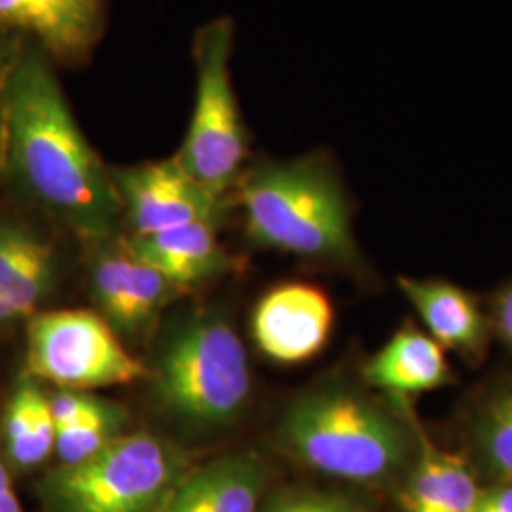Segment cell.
<instances>
[{"label":"cell","mask_w":512,"mask_h":512,"mask_svg":"<svg viewBox=\"0 0 512 512\" xmlns=\"http://www.w3.org/2000/svg\"><path fill=\"white\" fill-rule=\"evenodd\" d=\"M131 236H148L194 222L220 226L224 198L194 181L181 164L165 162L110 169Z\"/></svg>","instance_id":"8"},{"label":"cell","mask_w":512,"mask_h":512,"mask_svg":"<svg viewBox=\"0 0 512 512\" xmlns=\"http://www.w3.org/2000/svg\"><path fill=\"white\" fill-rule=\"evenodd\" d=\"M23 42L16 38L0 35V93L4 90V84L8 80V74L12 71V65L18 57L19 48Z\"/></svg>","instance_id":"25"},{"label":"cell","mask_w":512,"mask_h":512,"mask_svg":"<svg viewBox=\"0 0 512 512\" xmlns=\"http://www.w3.org/2000/svg\"><path fill=\"white\" fill-rule=\"evenodd\" d=\"M476 442L486 465L512 484V391L486 406L476 427Z\"/></svg>","instance_id":"20"},{"label":"cell","mask_w":512,"mask_h":512,"mask_svg":"<svg viewBox=\"0 0 512 512\" xmlns=\"http://www.w3.org/2000/svg\"><path fill=\"white\" fill-rule=\"evenodd\" d=\"M0 512H25L14 488L12 471L2 456H0Z\"/></svg>","instance_id":"22"},{"label":"cell","mask_w":512,"mask_h":512,"mask_svg":"<svg viewBox=\"0 0 512 512\" xmlns=\"http://www.w3.org/2000/svg\"><path fill=\"white\" fill-rule=\"evenodd\" d=\"M234 23L215 19L200 29L194 46L196 103L175 160L203 188L224 198L238 183L247 156V131L230 82Z\"/></svg>","instance_id":"6"},{"label":"cell","mask_w":512,"mask_h":512,"mask_svg":"<svg viewBox=\"0 0 512 512\" xmlns=\"http://www.w3.org/2000/svg\"><path fill=\"white\" fill-rule=\"evenodd\" d=\"M476 512H512V484L482 495Z\"/></svg>","instance_id":"24"},{"label":"cell","mask_w":512,"mask_h":512,"mask_svg":"<svg viewBox=\"0 0 512 512\" xmlns=\"http://www.w3.org/2000/svg\"><path fill=\"white\" fill-rule=\"evenodd\" d=\"M268 480L270 465L262 454L232 450L190 467L164 512H258Z\"/></svg>","instance_id":"13"},{"label":"cell","mask_w":512,"mask_h":512,"mask_svg":"<svg viewBox=\"0 0 512 512\" xmlns=\"http://www.w3.org/2000/svg\"><path fill=\"white\" fill-rule=\"evenodd\" d=\"M90 264V294L97 313L120 338L150 329L183 289L133 255L124 239L99 241Z\"/></svg>","instance_id":"9"},{"label":"cell","mask_w":512,"mask_h":512,"mask_svg":"<svg viewBox=\"0 0 512 512\" xmlns=\"http://www.w3.org/2000/svg\"><path fill=\"white\" fill-rule=\"evenodd\" d=\"M55 423L50 397L25 370L16 380L2 414V458L10 471L29 473L55 456Z\"/></svg>","instance_id":"16"},{"label":"cell","mask_w":512,"mask_h":512,"mask_svg":"<svg viewBox=\"0 0 512 512\" xmlns=\"http://www.w3.org/2000/svg\"><path fill=\"white\" fill-rule=\"evenodd\" d=\"M334 325L329 296L308 283H287L256 304L251 329L258 349L281 365H296L327 346Z\"/></svg>","instance_id":"10"},{"label":"cell","mask_w":512,"mask_h":512,"mask_svg":"<svg viewBox=\"0 0 512 512\" xmlns=\"http://www.w3.org/2000/svg\"><path fill=\"white\" fill-rule=\"evenodd\" d=\"M128 421V410L122 404L99 397L97 404L86 416L63 429H57V465H76L99 454L114 440L128 433Z\"/></svg>","instance_id":"19"},{"label":"cell","mask_w":512,"mask_h":512,"mask_svg":"<svg viewBox=\"0 0 512 512\" xmlns=\"http://www.w3.org/2000/svg\"><path fill=\"white\" fill-rule=\"evenodd\" d=\"M188 471L181 448L135 431L82 463L55 465L37 494L44 512H164Z\"/></svg>","instance_id":"5"},{"label":"cell","mask_w":512,"mask_h":512,"mask_svg":"<svg viewBox=\"0 0 512 512\" xmlns=\"http://www.w3.org/2000/svg\"><path fill=\"white\" fill-rule=\"evenodd\" d=\"M420 456L416 459L403 494L404 512H476L484 492L469 465L450 452L433 446L416 429Z\"/></svg>","instance_id":"18"},{"label":"cell","mask_w":512,"mask_h":512,"mask_svg":"<svg viewBox=\"0 0 512 512\" xmlns=\"http://www.w3.org/2000/svg\"><path fill=\"white\" fill-rule=\"evenodd\" d=\"M238 188L245 230L256 245L311 260L355 258L348 200L325 160L262 162L239 175Z\"/></svg>","instance_id":"3"},{"label":"cell","mask_w":512,"mask_h":512,"mask_svg":"<svg viewBox=\"0 0 512 512\" xmlns=\"http://www.w3.org/2000/svg\"><path fill=\"white\" fill-rule=\"evenodd\" d=\"M495 321L501 338L512 348V285L497 300Z\"/></svg>","instance_id":"23"},{"label":"cell","mask_w":512,"mask_h":512,"mask_svg":"<svg viewBox=\"0 0 512 512\" xmlns=\"http://www.w3.org/2000/svg\"><path fill=\"white\" fill-rule=\"evenodd\" d=\"M279 446L311 471L353 484H384L412 458L403 421L346 387L296 399L277 429Z\"/></svg>","instance_id":"2"},{"label":"cell","mask_w":512,"mask_h":512,"mask_svg":"<svg viewBox=\"0 0 512 512\" xmlns=\"http://www.w3.org/2000/svg\"><path fill=\"white\" fill-rule=\"evenodd\" d=\"M154 397L167 416L194 431L238 420L251 397L247 351L219 311H196L165 334L148 368Z\"/></svg>","instance_id":"4"},{"label":"cell","mask_w":512,"mask_h":512,"mask_svg":"<svg viewBox=\"0 0 512 512\" xmlns=\"http://www.w3.org/2000/svg\"><path fill=\"white\" fill-rule=\"evenodd\" d=\"M368 384L403 401L433 391L450 378L444 348L427 332L404 327L365 366Z\"/></svg>","instance_id":"15"},{"label":"cell","mask_w":512,"mask_h":512,"mask_svg":"<svg viewBox=\"0 0 512 512\" xmlns=\"http://www.w3.org/2000/svg\"><path fill=\"white\" fill-rule=\"evenodd\" d=\"M399 287L442 348L476 355L486 342V321L475 300L452 283L399 277Z\"/></svg>","instance_id":"17"},{"label":"cell","mask_w":512,"mask_h":512,"mask_svg":"<svg viewBox=\"0 0 512 512\" xmlns=\"http://www.w3.org/2000/svg\"><path fill=\"white\" fill-rule=\"evenodd\" d=\"M25 372L57 389L95 391L148 380L109 323L90 310L38 311L27 321Z\"/></svg>","instance_id":"7"},{"label":"cell","mask_w":512,"mask_h":512,"mask_svg":"<svg viewBox=\"0 0 512 512\" xmlns=\"http://www.w3.org/2000/svg\"><path fill=\"white\" fill-rule=\"evenodd\" d=\"M217 224L194 222L148 236L124 239L129 251L167 277L179 289H192L232 266L217 239Z\"/></svg>","instance_id":"14"},{"label":"cell","mask_w":512,"mask_h":512,"mask_svg":"<svg viewBox=\"0 0 512 512\" xmlns=\"http://www.w3.org/2000/svg\"><path fill=\"white\" fill-rule=\"evenodd\" d=\"M103 21V0H0V35L33 44L63 63L92 52Z\"/></svg>","instance_id":"11"},{"label":"cell","mask_w":512,"mask_h":512,"mask_svg":"<svg viewBox=\"0 0 512 512\" xmlns=\"http://www.w3.org/2000/svg\"><path fill=\"white\" fill-rule=\"evenodd\" d=\"M59 279L54 243L21 219H0V330L27 323Z\"/></svg>","instance_id":"12"},{"label":"cell","mask_w":512,"mask_h":512,"mask_svg":"<svg viewBox=\"0 0 512 512\" xmlns=\"http://www.w3.org/2000/svg\"><path fill=\"white\" fill-rule=\"evenodd\" d=\"M258 512H366V509L351 495L293 488L266 495Z\"/></svg>","instance_id":"21"},{"label":"cell","mask_w":512,"mask_h":512,"mask_svg":"<svg viewBox=\"0 0 512 512\" xmlns=\"http://www.w3.org/2000/svg\"><path fill=\"white\" fill-rule=\"evenodd\" d=\"M0 171L23 198L88 241L114 238L122 203L78 128L52 59L23 42L0 93Z\"/></svg>","instance_id":"1"}]
</instances>
